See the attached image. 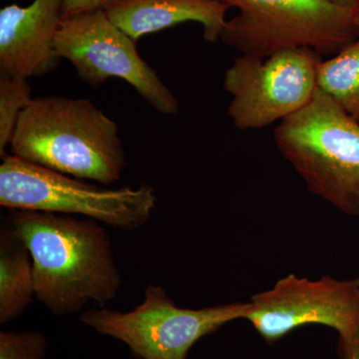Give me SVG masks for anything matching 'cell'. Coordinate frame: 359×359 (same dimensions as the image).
I'll list each match as a JSON object with an SVG mask.
<instances>
[{"label":"cell","instance_id":"cell-1","mask_svg":"<svg viewBox=\"0 0 359 359\" xmlns=\"http://www.w3.org/2000/svg\"><path fill=\"white\" fill-rule=\"evenodd\" d=\"M9 226L32 254L35 297L51 313L70 316L117 297L122 278L109 235L96 219L11 210Z\"/></svg>","mask_w":359,"mask_h":359},{"label":"cell","instance_id":"cell-2","mask_svg":"<svg viewBox=\"0 0 359 359\" xmlns=\"http://www.w3.org/2000/svg\"><path fill=\"white\" fill-rule=\"evenodd\" d=\"M9 146L21 159L105 186L119 181L126 165L117 124L87 99H33Z\"/></svg>","mask_w":359,"mask_h":359},{"label":"cell","instance_id":"cell-3","mask_svg":"<svg viewBox=\"0 0 359 359\" xmlns=\"http://www.w3.org/2000/svg\"><path fill=\"white\" fill-rule=\"evenodd\" d=\"M273 136L309 192L359 217V122L316 90L306 107L280 122Z\"/></svg>","mask_w":359,"mask_h":359},{"label":"cell","instance_id":"cell-4","mask_svg":"<svg viewBox=\"0 0 359 359\" xmlns=\"http://www.w3.org/2000/svg\"><path fill=\"white\" fill-rule=\"evenodd\" d=\"M153 187L106 189L6 154L0 165V205L11 210L84 216L123 231L144 226L154 212Z\"/></svg>","mask_w":359,"mask_h":359},{"label":"cell","instance_id":"cell-5","mask_svg":"<svg viewBox=\"0 0 359 359\" xmlns=\"http://www.w3.org/2000/svg\"><path fill=\"white\" fill-rule=\"evenodd\" d=\"M221 1L240 13L226 21L219 39L242 55L264 59L306 47L332 57L359 39L353 11L325 0Z\"/></svg>","mask_w":359,"mask_h":359},{"label":"cell","instance_id":"cell-6","mask_svg":"<svg viewBox=\"0 0 359 359\" xmlns=\"http://www.w3.org/2000/svg\"><path fill=\"white\" fill-rule=\"evenodd\" d=\"M249 309L250 302L182 309L162 287L149 285L145 299L133 311L91 309L79 320L126 344L137 359H186L197 341L231 321L245 320Z\"/></svg>","mask_w":359,"mask_h":359},{"label":"cell","instance_id":"cell-7","mask_svg":"<svg viewBox=\"0 0 359 359\" xmlns=\"http://www.w3.org/2000/svg\"><path fill=\"white\" fill-rule=\"evenodd\" d=\"M323 56L306 47L268 58L238 56L226 71L224 88L231 95L228 113L240 130L262 129L306 107L316 94Z\"/></svg>","mask_w":359,"mask_h":359},{"label":"cell","instance_id":"cell-8","mask_svg":"<svg viewBox=\"0 0 359 359\" xmlns=\"http://www.w3.org/2000/svg\"><path fill=\"white\" fill-rule=\"evenodd\" d=\"M136 43L103 9H96L63 18L55 51L59 58L70 61L78 76L90 86H101L110 78H120L158 112L176 114L178 100L141 57Z\"/></svg>","mask_w":359,"mask_h":359},{"label":"cell","instance_id":"cell-9","mask_svg":"<svg viewBox=\"0 0 359 359\" xmlns=\"http://www.w3.org/2000/svg\"><path fill=\"white\" fill-rule=\"evenodd\" d=\"M249 302L245 320L268 344L306 325H327L346 334L359 325V278L325 276L311 280L290 273Z\"/></svg>","mask_w":359,"mask_h":359},{"label":"cell","instance_id":"cell-10","mask_svg":"<svg viewBox=\"0 0 359 359\" xmlns=\"http://www.w3.org/2000/svg\"><path fill=\"white\" fill-rule=\"evenodd\" d=\"M65 0H34L30 6L0 11V73L41 77L58 67L55 39L63 20Z\"/></svg>","mask_w":359,"mask_h":359},{"label":"cell","instance_id":"cell-11","mask_svg":"<svg viewBox=\"0 0 359 359\" xmlns=\"http://www.w3.org/2000/svg\"><path fill=\"white\" fill-rule=\"evenodd\" d=\"M229 8L221 0H110L103 11L135 42L190 21L203 26L207 41L216 42L221 39Z\"/></svg>","mask_w":359,"mask_h":359},{"label":"cell","instance_id":"cell-12","mask_svg":"<svg viewBox=\"0 0 359 359\" xmlns=\"http://www.w3.org/2000/svg\"><path fill=\"white\" fill-rule=\"evenodd\" d=\"M34 297L32 254L11 226H4L0 231V325L20 318Z\"/></svg>","mask_w":359,"mask_h":359},{"label":"cell","instance_id":"cell-13","mask_svg":"<svg viewBox=\"0 0 359 359\" xmlns=\"http://www.w3.org/2000/svg\"><path fill=\"white\" fill-rule=\"evenodd\" d=\"M316 86L359 122V39L332 58L321 61Z\"/></svg>","mask_w":359,"mask_h":359},{"label":"cell","instance_id":"cell-14","mask_svg":"<svg viewBox=\"0 0 359 359\" xmlns=\"http://www.w3.org/2000/svg\"><path fill=\"white\" fill-rule=\"evenodd\" d=\"M28 79L0 73V156L6 155L21 113L32 103Z\"/></svg>","mask_w":359,"mask_h":359},{"label":"cell","instance_id":"cell-15","mask_svg":"<svg viewBox=\"0 0 359 359\" xmlns=\"http://www.w3.org/2000/svg\"><path fill=\"white\" fill-rule=\"evenodd\" d=\"M48 349L40 332H0V359H44Z\"/></svg>","mask_w":359,"mask_h":359},{"label":"cell","instance_id":"cell-16","mask_svg":"<svg viewBox=\"0 0 359 359\" xmlns=\"http://www.w3.org/2000/svg\"><path fill=\"white\" fill-rule=\"evenodd\" d=\"M337 353L339 359H359V325L351 332L339 334Z\"/></svg>","mask_w":359,"mask_h":359},{"label":"cell","instance_id":"cell-17","mask_svg":"<svg viewBox=\"0 0 359 359\" xmlns=\"http://www.w3.org/2000/svg\"><path fill=\"white\" fill-rule=\"evenodd\" d=\"M109 1L110 0H65L63 18L96 9H103L105 4Z\"/></svg>","mask_w":359,"mask_h":359},{"label":"cell","instance_id":"cell-18","mask_svg":"<svg viewBox=\"0 0 359 359\" xmlns=\"http://www.w3.org/2000/svg\"><path fill=\"white\" fill-rule=\"evenodd\" d=\"M328 4H334L335 6L342 7V8L354 9L359 6V0H325Z\"/></svg>","mask_w":359,"mask_h":359},{"label":"cell","instance_id":"cell-19","mask_svg":"<svg viewBox=\"0 0 359 359\" xmlns=\"http://www.w3.org/2000/svg\"><path fill=\"white\" fill-rule=\"evenodd\" d=\"M354 21H355L356 27H358L359 32V6L354 9L353 11Z\"/></svg>","mask_w":359,"mask_h":359}]
</instances>
